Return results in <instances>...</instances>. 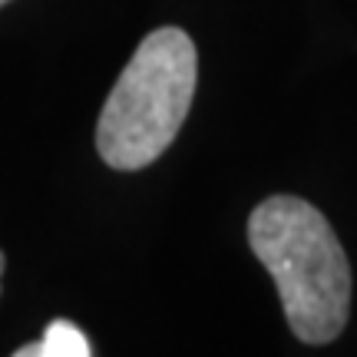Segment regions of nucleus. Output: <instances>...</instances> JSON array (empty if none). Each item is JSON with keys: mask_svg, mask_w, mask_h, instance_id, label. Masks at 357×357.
Here are the masks:
<instances>
[{"mask_svg": "<svg viewBox=\"0 0 357 357\" xmlns=\"http://www.w3.org/2000/svg\"><path fill=\"white\" fill-rule=\"evenodd\" d=\"M248 245L275 278L284 318L305 344H328L347 324L351 268L328 218L294 195H271L248 218Z\"/></svg>", "mask_w": 357, "mask_h": 357, "instance_id": "obj_1", "label": "nucleus"}, {"mask_svg": "<svg viewBox=\"0 0 357 357\" xmlns=\"http://www.w3.org/2000/svg\"><path fill=\"white\" fill-rule=\"evenodd\" d=\"M195 43L176 26L153 30L119 73L96 126V149L113 169H142L176 139L195 93Z\"/></svg>", "mask_w": 357, "mask_h": 357, "instance_id": "obj_2", "label": "nucleus"}, {"mask_svg": "<svg viewBox=\"0 0 357 357\" xmlns=\"http://www.w3.org/2000/svg\"><path fill=\"white\" fill-rule=\"evenodd\" d=\"M86 334L70 321H53L37 344H24L17 357H86Z\"/></svg>", "mask_w": 357, "mask_h": 357, "instance_id": "obj_3", "label": "nucleus"}, {"mask_svg": "<svg viewBox=\"0 0 357 357\" xmlns=\"http://www.w3.org/2000/svg\"><path fill=\"white\" fill-rule=\"evenodd\" d=\"M0 271H3V255H0Z\"/></svg>", "mask_w": 357, "mask_h": 357, "instance_id": "obj_4", "label": "nucleus"}, {"mask_svg": "<svg viewBox=\"0 0 357 357\" xmlns=\"http://www.w3.org/2000/svg\"><path fill=\"white\" fill-rule=\"evenodd\" d=\"M0 3H7V0H0Z\"/></svg>", "mask_w": 357, "mask_h": 357, "instance_id": "obj_5", "label": "nucleus"}]
</instances>
